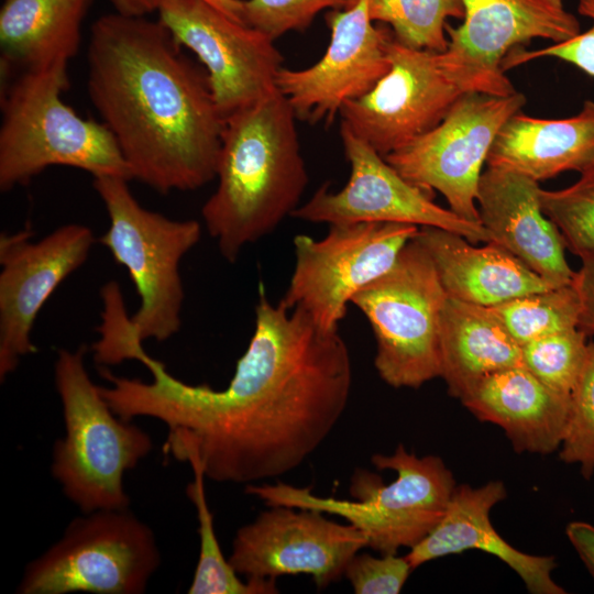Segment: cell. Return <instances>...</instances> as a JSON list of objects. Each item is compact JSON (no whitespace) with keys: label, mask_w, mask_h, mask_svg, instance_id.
I'll list each match as a JSON object with an SVG mask.
<instances>
[{"label":"cell","mask_w":594,"mask_h":594,"mask_svg":"<svg viewBox=\"0 0 594 594\" xmlns=\"http://www.w3.org/2000/svg\"><path fill=\"white\" fill-rule=\"evenodd\" d=\"M447 294L426 249L414 238L395 264L352 298L376 341L375 369L395 388L441 377L440 326Z\"/></svg>","instance_id":"8"},{"label":"cell","mask_w":594,"mask_h":594,"mask_svg":"<svg viewBox=\"0 0 594 594\" xmlns=\"http://www.w3.org/2000/svg\"><path fill=\"white\" fill-rule=\"evenodd\" d=\"M369 12L405 45L436 53L448 46V19L464 16L460 0H369Z\"/></svg>","instance_id":"28"},{"label":"cell","mask_w":594,"mask_h":594,"mask_svg":"<svg viewBox=\"0 0 594 594\" xmlns=\"http://www.w3.org/2000/svg\"><path fill=\"white\" fill-rule=\"evenodd\" d=\"M464 16L447 24L448 46L439 53L447 73L465 92L509 96L517 90L503 59L517 46L542 38L565 42L581 32L564 0H460Z\"/></svg>","instance_id":"13"},{"label":"cell","mask_w":594,"mask_h":594,"mask_svg":"<svg viewBox=\"0 0 594 594\" xmlns=\"http://www.w3.org/2000/svg\"><path fill=\"white\" fill-rule=\"evenodd\" d=\"M296 120L279 90L224 120L218 185L201 216L230 263L299 207L308 173Z\"/></svg>","instance_id":"3"},{"label":"cell","mask_w":594,"mask_h":594,"mask_svg":"<svg viewBox=\"0 0 594 594\" xmlns=\"http://www.w3.org/2000/svg\"><path fill=\"white\" fill-rule=\"evenodd\" d=\"M565 532L594 579V526L584 521H572L566 526Z\"/></svg>","instance_id":"37"},{"label":"cell","mask_w":594,"mask_h":594,"mask_svg":"<svg viewBox=\"0 0 594 594\" xmlns=\"http://www.w3.org/2000/svg\"><path fill=\"white\" fill-rule=\"evenodd\" d=\"M26 227L0 235V381L37 351L35 319L54 290L87 260L96 242L90 228L69 223L38 241Z\"/></svg>","instance_id":"17"},{"label":"cell","mask_w":594,"mask_h":594,"mask_svg":"<svg viewBox=\"0 0 594 594\" xmlns=\"http://www.w3.org/2000/svg\"><path fill=\"white\" fill-rule=\"evenodd\" d=\"M128 182L94 177V188L109 217L108 230L98 241L127 268L140 297L138 310L129 318L130 331L142 342H163L182 326L185 294L179 266L199 242L201 226L196 220H173L145 209Z\"/></svg>","instance_id":"7"},{"label":"cell","mask_w":594,"mask_h":594,"mask_svg":"<svg viewBox=\"0 0 594 594\" xmlns=\"http://www.w3.org/2000/svg\"><path fill=\"white\" fill-rule=\"evenodd\" d=\"M587 334L579 328L521 345V364L548 387L571 395L586 362Z\"/></svg>","instance_id":"30"},{"label":"cell","mask_w":594,"mask_h":594,"mask_svg":"<svg viewBox=\"0 0 594 594\" xmlns=\"http://www.w3.org/2000/svg\"><path fill=\"white\" fill-rule=\"evenodd\" d=\"M573 285L581 302L579 329L592 336L594 334V256L582 258V266L575 272Z\"/></svg>","instance_id":"35"},{"label":"cell","mask_w":594,"mask_h":594,"mask_svg":"<svg viewBox=\"0 0 594 594\" xmlns=\"http://www.w3.org/2000/svg\"><path fill=\"white\" fill-rule=\"evenodd\" d=\"M506 496L505 485L501 481L488 482L477 488L468 484L455 486L443 518L406 556L413 569L438 558L477 549L510 566L530 593H565L551 576L556 568L554 557L521 552L496 532L490 513Z\"/></svg>","instance_id":"20"},{"label":"cell","mask_w":594,"mask_h":594,"mask_svg":"<svg viewBox=\"0 0 594 594\" xmlns=\"http://www.w3.org/2000/svg\"><path fill=\"white\" fill-rule=\"evenodd\" d=\"M526 102L518 91L466 92L437 127L384 157L411 184L439 191L457 216L481 224L476 197L483 165L503 124Z\"/></svg>","instance_id":"11"},{"label":"cell","mask_w":594,"mask_h":594,"mask_svg":"<svg viewBox=\"0 0 594 594\" xmlns=\"http://www.w3.org/2000/svg\"><path fill=\"white\" fill-rule=\"evenodd\" d=\"M418 230L408 223L359 222L330 224L321 240L296 235L295 266L279 301L304 309L323 330H339L355 294L395 264Z\"/></svg>","instance_id":"10"},{"label":"cell","mask_w":594,"mask_h":594,"mask_svg":"<svg viewBox=\"0 0 594 594\" xmlns=\"http://www.w3.org/2000/svg\"><path fill=\"white\" fill-rule=\"evenodd\" d=\"M86 345L57 352L54 376L65 436L53 448L52 475L84 514L129 508L123 475L152 450L143 429L117 416L87 372Z\"/></svg>","instance_id":"6"},{"label":"cell","mask_w":594,"mask_h":594,"mask_svg":"<svg viewBox=\"0 0 594 594\" xmlns=\"http://www.w3.org/2000/svg\"><path fill=\"white\" fill-rule=\"evenodd\" d=\"M117 12L144 16L157 10L160 0H110ZM238 22H242L243 0H205Z\"/></svg>","instance_id":"36"},{"label":"cell","mask_w":594,"mask_h":594,"mask_svg":"<svg viewBox=\"0 0 594 594\" xmlns=\"http://www.w3.org/2000/svg\"><path fill=\"white\" fill-rule=\"evenodd\" d=\"M413 570L406 556L358 552L346 564L344 576L356 594H397Z\"/></svg>","instance_id":"33"},{"label":"cell","mask_w":594,"mask_h":594,"mask_svg":"<svg viewBox=\"0 0 594 594\" xmlns=\"http://www.w3.org/2000/svg\"><path fill=\"white\" fill-rule=\"evenodd\" d=\"M538 182L512 170L487 167L477 190L481 224L492 238L553 287L571 284L564 242L544 215Z\"/></svg>","instance_id":"19"},{"label":"cell","mask_w":594,"mask_h":594,"mask_svg":"<svg viewBox=\"0 0 594 594\" xmlns=\"http://www.w3.org/2000/svg\"><path fill=\"white\" fill-rule=\"evenodd\" d=\"M389 70L365 95L340 110L341 124L386 156L437 127L464 94L439 53L414 48L393 32Z\"/></svg>","instance_id":"14"},{"label":"cell","mask_w":594,"mask_h":594,"mask_svg":"<svg viewBox=\"0 0 594 594\" xmlns=\"http://www.w3.org/2000/svg\"><path fill=\"white\" fill-rule=\"evenodd\" d=\"M340 135L351 172L338 191L322 185L292 217L316 223L399 222L436 227L472 243L492 242L482 224L466 221L433 202V194L405 179L385 157L341 124Z\"/></svg>","instance_id":"15"},{"label":"cell","mask_w":594,"mask_h":594,"mask_svg":"<svg viewBox=\"0 0 594 594\" xmlns=\"http://www.w3.org/2000/svg\"><path fill=\"white\" fill-rule=\"evenodd\" d=\"M331 37L323 56L302 69L282 67L279 92L297 120L331 123L341 108L369 92L389 70L387 42L392 32L375 26L369 0L327 15Z\"/></svg>","instance_id":"18"},{"label":"cell","mask_w":594,"mask_h":594,"mask_svg":"<svg viewBox=\"0 0 594 594\" xmlns=\"http://www.w3.org/2000/svg\"><path fill=\"white\" fill-rule=\"evenodd\" d=\"M486 164L538 183L594 166V100H585L575 116L564 119L516 112L498 131Z\"/></svg>","instance_id":"23"},{"label":"cell","mask_w":594,"mask_h":594,"mask_svg":"<svg viewBox=\"0 0 594 594\" xmlns=\"http://www.w3.org/2000/svg\"><path fill=\"white\" fill-rule=\"evenodd\" d=\"M415 239L432 258L449 298L493 307L553 288L494 242L475 246L463 235L436 227H420Z\"/></svg>","instance_id":"22"},{"label":"cell","mask_w":594,"mask_h":594,"mask_svg":"<svg viewBox=\"0 0 594 594\" xmlns=\"http://www.w3.org/2000/svg\"><path fill=\"white\" fill-rule=\"evenodd\" d=\"M194 480L188 483L186 494L196 507L200 549L189 594H272L277 593L275 580L246 579L242 581L220 549L213 517L209 508L202 470L196 463L189 464Z\"/></svg>","instance_id":"26"},{"label":"cell","mask_w":594,"mask_h":594,"mask_svg":"<svg viewBox=\"0 0 594 594\" xmlns=\"http://www.w3.org/2000/svg\"><path fill=\"white\" fill-rule=\"evenodd\" d=\"M578 12L592 21L591 26L571 40L538 51L513 50L502 62L503 70L540 57H554L594 77V0H578Z\"/></svg>","instance_id":"34"},{"label":"cell","mask_w":594,"mask_h":594,"mask_svg":"<svg viewBox=\"0 0 594 594\" xmlns=\"http://www.w3.org/2000/svg\"><path fill=\"white\" fill-rule=\"evenodd\" d=\"M441 377L460 400L487 376L521 364V345L491 307L447 297L440 326Z\"/></svg>","instance_id":"24"},{"label":"cell","mask_w":594,"mask_h":594,"mask_svg":"<svg viewBox=\"0 0 594 594\" xmlns=\"http://www.w3.org/2000/svg\"><path fill=\"white\" fill-rule=\"evenodd\" d=\"M90 0H6L0 11V43L6 65L22 70L67 69L80 44Z\"/></svg>","instance_id":"25"},{"label":"cell","mask_w":594,"mask_h":594,"mask_svg":"<svg viewBox=\"0 0 594 594\" xmlns=\"http://www.w3.org/2000/svg\"><path fill=\"white\" fill-rule=\"evenodd\" d=\"M520 345L552 333L579 328L581 302L573 282L527 294L491 307Z\"/></svg>","instance_id":"27"},{"label":"cell","mask_w":594,"mask_h":594,"mask_svg":"<svg viewBox=\"0 0 594 594\" xmlns=\"http://www.w3.org/2000/svg\"><path fill=\"white\" fill-rule=\"evenodd\" d=\"M359 0H243L242 21L272 40L306 30L326 9L346 10Z\"/></svg>","instance_id":"32"},{"label":"cell","mask_w":594,"mask_h":594,"mask_svg":"<svg viewBox=\"0 0 594 594\" xmlns=\"http://www.w3.org/2000/svg\"><path fill=\"white\" fill-rule=\"evenodd\" d=\"M559 458L568 464H579L582 475L594 474V342L581 376L571 393V406Z\"/></svg>","instance_id":"31"},{"label":"cell","mask_w":594,"mask_h":594,"mask_svg":"<svg viewBox=\"0 0 594 594\" xmlns=\"http://www.w3.org/2000/svg\"><path fill=\"white\" fill-rule=\"evenodd\" d=\"M161 563L152 529L129 508L74 518L62 538L28 564L20 594H141Z\"/></svg>","instance_id":"9"},{"label":"cell","mask_w":594,"mask_h":594,"mask_svg":"<svg viewBox=\"0 0 594 594\" xmlns=\"http://www.w3.org/2000/svg\"><path fill=\"white\" fill-rule=\"evenodd\" d=\"M461 402L481 421L503 428L516 452L548 454L560 448L571 395L518 365L487 376Z\"/></svg>","instance_id":"21"},{"label":"cell","mask_w":594,"mask_h":594,"mask_svg":"<svg viewBox=\"0 0 594 594\" xmlns=\"http://www.w3.org/2000/svg\"><path fill=\"white\" fill-rule=\"evenodd\" d=\"M158 20L207 69L215 103L226 120L277 91L283 55L274 40L205 0H160Z\"/></svg>","instance_id":"12"},{"label":"cell","mask_w":594,"mask_h":594,"mask_svg":"<svg viewBox=\"0 0 594 594\" xmlns=\"http://www.w3.org/2000/svg\"><path fill=\"white\" fill-rule=\"evenodd\" d=\"M65 68L22 70L1 98L0 189L26 185L51 166H69L94 177L131 180L107 127L79 117L62 99Z\"/></svg>","instance_id":"5"},{"label":"cell","mask_w":594,"mask_h":594,"mask_svg":"<svg viewBox=\"0 0 594 594\" xmlns=\"http://www.w3.org/2000/svg\"><path fill=\"white\" fill-rule=\"evenodd\" d=\"M338 331L321 329L299 307L273 305L260 283L254 332L223 389L178 380L140 345L132 360L152 381L99 366L110 384L100 393L124 420L162 421L166 455L196 463L215 482L253 484L298 468L342 416L352 365Z\"/></svg>","instance_id":"1"},{"label":"cell","mask_w":594,"mask_h":594,"mask_svg":"<svg viewBox=\"0 0 594 594\" xmlns=\"http://www.w3.org/2000/svg\"><path fill=\"white\" fill-rule=\"evenodd\" d=\"M540 204L560 231L565 249L581 260L594 256V166L569 187L540 189Z\"/></svg>","instance_id":"29"},{"label":"cell","mask_w":594,"mask_h":594,"mask_svg":"<svg viewBox=\"0 0 594 594\" xmlns=\"http://www.w3.org/2000/svg\"><path fill=\"white\" fill-rule=\"evenodd\" d=\"M160 21L100 16L88 45V94L132 179L161 194L216 178L224 119L207 76Z\"/></svg>","instance_id":"2"},{"label":"cell","mask_w":594,"mask_h":594,"mask_svg":"<svg viewBox=\"0 0 594 594\" xmlns=\"http://www.w3.org/2000/svg\"><path fill=\"white\" fill-rule=\"evenodd\" d=\"M378 470H393L396 479L385 484L375 473L356 469L349 492L353 501L321 497L311 488L283 482L255 483L245 493L268 506L315 509L340 516L360 529L367 547L381 554H396L402 547L413 548L443 518L457 486L451 471L435 455L418 458L399 444L389 455L371 459Z\"/></svg>","instance_id":"4"},{"label":"cell","mask_w":594,"mask_h":594,"mask_svg":"<svg viewBox=\"0 0 594 594\" xmlns=\"http://www.w3.org/2000/svg\"><path fill=\"white\" fill-rule=\"evenodd\" d=\"M270 507L239 528L232 542L229 563L246 579L308 574L323 588L344 575L352 557L367 547L360 529L319 510Z\"/></svg>","instance_id":"16"}]
</instances>
